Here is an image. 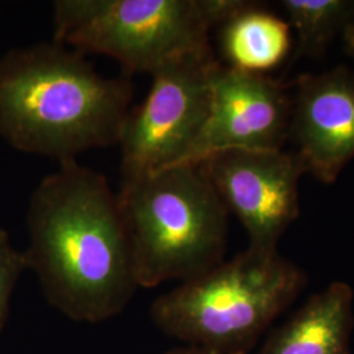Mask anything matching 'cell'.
<instances>
[{
    "label": "cell",
    "instance_id": "1",
    "mask_svg": "<svg viewBox=\"0 0 354 354\" xmlns=\"http://www.w3.org/2000/svg\"><path fill=\"white\" fill-rule=\"evenodd\" d=\"M26 268L48 302L80 323L121 314L140 288L118 196L77 160L61 163L35 190Z\"/></svg>",
    "mask_w": 354,
    "mask_h": 354
},
{
    "label": "cell",
    "instance_id": "2",
    "mask_svg": "<svg viewBox=\"0 0 354 354\" xmlns=\"http://www.w3.org/2000/svg\"><path fill=\"white\" fill-rule=\"evenodd\" d=\"M87 55L59 42L13 50L0 59V134L15 149L77 160L118 145L131 109L129 76L99 74Z\"/></svg>",
    "mask_w": 354,
    "mask_h": 354
},
{
    "label": "cell",
    "instance_id": "3",
    "mask_svg": "<svg viewBox=\"0 0 354 354\" xmlns=\"http://www.w3.org/2000/svg\"><path fill=\"white\" fill-rule=\"evenodd\" d=\"M304 270L279 251L247 247L162 294L153 324L167 336L218 354H247L304 290Z\"/></svg>",
    "mask_w": 354,
    "mask_h": 354
},
{
    "label": "cell",
    "instance_id": "4",
    "mask_svg": "<svg viewBox=\"0 0 354 354\" xmlns=\"http://www.w3.org/2000/svg\"><path fill=\"white\" fill-rule=\"evenodd\" d=\"M117 196L140 288L185 282L223 261L228 212L201 165L122 178Z\"/></svg>",
    "mask_w": 354,
    "mask_h": 354
},
{
    "label": "cell",
    "instance_id": "5",
    "mask_svg": "<svg viewBox=\"0 0 354 354\" xmlns=\"http://www.w3.org/2000/svg\"><path fill=\"white\" fill-rule=\"evenodd\" d=\"M245 4L244 0H58L53 41L84 55L109 57L127 76L152 75L178 57L212 49V29Z\"/></svg>",
    "mask_w": 354,
    "mask_h": 354
},
{
    "label": "cell",
    "instance_id": "6",
    "mask_svg": "<svg viewBox=\"0 0 354 354\" xmlns=\"http://www.w3.org/2000/svg\"><path fill=\"white\" fill-rule=\"evenodd\" d=\"M212 49L178 57L152 74L150 91L127 115L118 146L122 178L184 165L210 111Z\"/></svg>",
    "mask_w": 354,
    "mask_h": 354
},
{
    "label": "cell",
    "instance_id": "7",
    "mask_svg": "<svg viewBox=\"0 0 354 354\" xmlns=\"http://www.w3.org/2000/svg\"><path fill=\"white\" fill-rule=\"evenodd\" d=\"M228 213L247 231L250 247L276 251L299 216L304 165L294 152L228 150L200 163Z\"/></svg>",
    "mask_w": 354,
    "mask_h": 354
},
{
    "label": "cell",
    "instance_id": "8",
    "mask_svg": "<svg viewBox=\"0 0 354 354\" xmlns=\"http://www.w3.org/2000/svg\"><path fill=\"white\" fill-rule=\"evenodd\" d=\"M290 87L219 62L212 76L207 120L184 165H200L228 150H282L290 134Z\"/></svg>",
    "mask_w": 354,
    "mask_h": 354
},
{
    "label": "cell",
    "instance_id": "9",
    "mask_svg": "<svg viewBox=\"0 0 354 354\" xmlns=\"http://www.w3.org/2000/svg\"><path fill=\"white\" fill-rule=\"evenodd\" d=\"M294 88L290 134L295 151L310 174L333 184L354 159V71L337 66L323 74H306Z\"/></svg>",
    "mask_w": 354,
    "mask_h": 354
},
{
    "label": "cell",
    "instance_id": "10",
    "mask_svg": "<svg viewBox=\"0 0 354 354\" xmlns=\"http://www.w3.org/2000/svg\"><path fill=\"white\" fill-rule=\"evenodd\" d=\"M354 291L344 281L311 295L256 354H352Z\"/></svg>",
    "mask_w": 354,
    "mask_h": 354
},
{
    "label": "cell",
    "instance_id": "11",
    "mask_svg": "<svg viewBox=\"0 0 354 354\" xmlns=\"http://www.w3.org/2000/svg\"><path fill=\"white\" fill-rule=\"evenodd\" d=\"M219 28L221 48L228 67L266 75L290 53L289 23L252 1H247Z\"/></svg>",
    "mask_w": 354,
    "mask_h": 354
},
{
    "label": "cell",
    "instance_id": "12",
    "mask_svg": "<svg viewBox=\"0 0 354 354\" xmlns=\"http://www.w3.org/2000/svg\"><path fill=\"white\" fill-rule=\"evenodd\" d=\"M297 35V57H322L354 15V0H282Z\"/></svg>",
    "mask_w": 354,
    "mask_h": 354
},
{
    "label": "cell",
    "instance_id": "13",
    "mask_svg": "<svg viewBox=\"0 0 354 354\" xmlns=\"http://www.w3.org/2000/svg\"><path fill=\"white\" fill-rule=\"evenodd\" d=\"M26 269L24 252L13 247L6 230H0V330L6 324L13 289Z\"/></svg>",
    "mask_w": 354,
    "mask_h": 354
},
{
    "label": "cell",
    "instance_id": "14",
    "mask_svg": "<svg viewBox=\"0 0 354 354\" xmlns=\"http://www.w3.org/2000/svg\"><path fill=\"white\" fill-rule=\"evenodd\" d=\"M342 36L345 50L349 55L354 57V15L352 16L351 21L344 28Z\"/></svg>",
    "mask_w": 354,
    "mask_h": 354
},
{
    "label": "cell",
    "instance_id": "15",
    "mask_svg": "<svg viewBox=\"0 0 354 354\" xmlns=\"http://www.w3.org/2000/svg\"><path fill=\"white\" fill-rule=\"evenodd\" d=\"M165 354H218L213 352V351H209V349H205L201 346H194V345H185V346H178L175 349H171L168 352H165Z\"/></svg>",
    "mask_w": 354,
    "mask_h": 354
}]
</instances>
